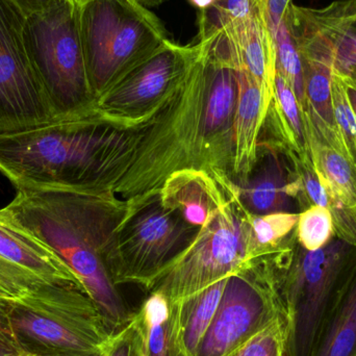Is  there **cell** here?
Here are the masks:
<instances>
[{
  "mask_svg": "<svg viewBox=\"0 0 356 356\" xmlns=\"http://www.w3.org/2000/svg\"><path fill=\"white\" fill-rule=\"evenodd\" d=\"M83 286L70 268L44 243L0 209V300L14 301L42 289Z\"/></svg>",
  "mask_w": 356,
  "mask_h": 356,
  "instance_id": "obj_11",
  "label": "cell"
},
{
  "mask_svg": "<svg viewBox=\"0 0 356 356\" xmlns=\"http://www.w3.org/2000/svg\"><path fill=\"white\" fill-rule=\"evenodd\" d=\"M296 238L299 245L309 251L325 247L334 238V221L330 209L314 205L299 213Z\"/></svg>",
  "mask_w": 356,
  "mask_h": 356,
  "instance_id": "obj_26",
  "label": "cell"
},
{
  "mask_svg": "<svg viewBox=\"0 0 356 356\" xmlns=\"http://www.w3.org/2000/svg\"><path fill=\"white\" fill-rule=\"evenodd\" d=\"M104 356H145L144 334L138 313L122 330L108 339L102 349Z\"/></svg>",
  "mask_w": 356,
  "mask_h": 356,
  "instance_id": "obj_30",
  "label": "cell"
},
{
  "mask_svg": "<svg viewBox=\"0 0 356 356\" xmlns=\"http://www.w3.org/2000/svg\"><path fill=\"white\" fill-rule=\"evenodd\" d=\"M13 324L10 301L0 300V356H10L23 351Z\"/></svg>",
  "mask_w": 356,
  "mask_h": 356,
  "instance_id": "obj_31",
  "label": "cell"
},
{
  "mask_svg": "<svg viewBox=\"0 0 356 356\" xmlns=\"http://www.w3.org/2000/svg\"><path fill=\"white\" fill-rule=\"evenodd\" d=\"M88 79L97 99L170 40L162 21L137 0H76Z\"/></svg>",
  "mask_w": 356,
  "mask_h": 356,
  "instance_id": "obj_3",
  "label": "cell"
},
{
  "mask_svg": "<svg viewBox=\"0 0 356 356\" xmlns=\"http://www.w3.org/2000/svg\"><path fill=\"white\" fill-rule=\"evenodd\" d=\"M200 48L199 42L182 46L168 40L97 97L94 108L121 115L162 104L181 83Z\"/></svg>",
  "mask_w": 356,
  "mask_h": 356,
  "instance_id": "obj_12",
  "label": "cell"
},
{
  "mask_svg": "<svg viewBox=\"0 0 356 356\" xmlns=\"http://www.w3.org/2000/svg\"><path fill=\"white\" fill-rule=\"evenodd\" d=\"M344 79H348V81H351L356 87V72L353 73V74L349 75V76L344 77Z\"/></svg>",
  "mask_w": 356,
  "mask_h": 356,
  "instance_id": "obj_37",
  "label": "cell"
},
{
  "mask_svg": "<svg viewBox=\"0 0 356 356\" xmlns=\"http://www.w3.org/2000/svg\"><path fill=\"white\" fill-rule=\"evenodd\" d=\"M253 0H218L213 8L199 12L198 39L211 37L236 20L244 18L252 8Z\"/></svg>",
  "mask_w": 356,
  "mask_h": 356,
  "instance_id": "obj_27",
  "label": "cell"
},
{
  "mask_svg": "<svg viewBox=\"0 0 356 356\" xmlns=\"http://www.w3.org/2000/svg\"><path fill=\"white\" fill-rule=\"evenodd\" d=\"M297 245L275 264L286 321V355L312 356L346 280L355 249L336 236L315 251Z\"/></svg>",
  "mask_w": 356,
  "mask_h": 356,
  "instance_id": "obj_4",
  "label": "cell"
},
{
  "mask_svg": "<svg viewBox=\"0 0 356 356\" xmlns=\"http://www.w3.org/2000/svg\"><path fill=\"white\" fill-rule=\"evenodd\" d=\"M291 173L286 175L277 156L271 154L243 191V201L254 216L291 213Z\"/></svg>",
  "mask_w": 356,
  "mask_h": 356,
  "instance_id": "obj_21",
  "label": "cell"
},
{
  "mask_svg": "<svg viewBox=\"0 0 356 356\" xmlns=\"http://www.w3.org/2000/svg\"><path fill=\"white\" fill-rule=\"evenodd\" d=\"M25 48L54 118L92 110V93L79 33L76 0H60L26 16Z\"/></svg>",
  "mask_w": 356,
  "mask_h": 356,
  "instance_id": "obj_6",
  "label": "cell"
},
{
  "mask_svg": "<svg viewBox=\"0 0 356 356\" xmlns=\"http://www.w3.org/2000/svg\"><path fill=\"white\" fill-rule=\"evenodd\" d=\"M274 41L276 47V71L288 81L303 111L305 94L302 56L286 22V18L278 27L274 35Z\"/></svg>",
  "mask_w": 356,
  "mask_h": 356,
  "instance_id": "obj_24",
  "label": "cell"
},
{
  "mask_svg": "<svg viewBox=\"0 0 356 356\" xmlns=\"http://www.w3.org/2000/svg\"><path fill=\"white\" fill-rule=\"evenodd\" d=\"M161 200L166 207L177 209L191 225L201 228L221 207L219 197L200 175L177 173L167 181Z\"/></svg>",
  "mask_w": 356,
  "mask_h": 356,
  "instance_id": "obj_20",
  "label": "cell"
},
{
  "mask_svg": "<svg viewBox=\"0 0 356 356\" xmlns=\"http://www.w3.org/2000/svg\"><path fill=\"white\" fill-rule=\"evenodd\" d=\"M312 356H356V252Z\"/></svg>",
  "mask_w": 356,
  "mask_h": 356,
  "instance_id": "obj_18",
  "label": "cell"
},
{
  "mask_svg": "<svg viewBox=\"0 0 356 356\" xmlns=\"http://www.w3.org/2000/svg\"><path fill=\"white\" fill-rule=\"evenodd\" d=\"M207 38L225 47L236 69L246 71L254 79L271 106L275 93L276 47L261 2L253 0L247 16Z\"/></svg>",
  "mask_w": 356,
  "mask_h": 356,
  "instance_id": "obj_14",
  "label": "cell"
},
{
  "mask_svg": "<svg viewBox=\"0 0 356 356\" xmlns=\"http://www.w3.org/2000/svg\"><path fill=\"white\" fill-rule=\"evenodd\" d=\"M195 8H198L199 12H207L215 6L218 0H188Z\"/></svg>",
  "mask_w": 356,
  "mask_h": 356,
  "instance_id": "obj_34",
  "label": "cell"
},
{
  "mask_svg": "<svg viewBox=\"0 0 356 356\" xmlns=\"http://www.w3.org/2000/svg\"><path fill=\"white\" fill-rule=\"evenodd\" d=\"M200 228L188 224L162 200L125 218L117 232L115 284L135 282L145 288L193 242Z\"/></svg>",
  "mask_w": 356,
  "mask_h": 356,
  "instance_id": "obj_9",
  "label": "cell"
},
{
  "mask_svg": "<svg viewBox=\"0 0 356 356\" xmlns=\"http://www.w3.org/2000/svg\"><path fill=\"white\" fill-rule=\"evenodd\" d=\"M286 22L301 56L326 60L344 77L356 72V0L321 8L293 4Z\"/></svg>",
  "mask_w": 356,
  "mask_h": 356,
  "instance_id": "obj_13",
  "label": "cell"
},
{
  "mask_svg": "<svg viewBox=\"0 0 356 356\" xmlns=\"http://www.w3.org/2000/svg\"><path fill=\"white\" fill-rule=\"evenodd\" d=\"M137 313L143 330L145 356H188L180 332L179 301L150 293Z\"/></svg>",
  "mask_w": 356,
  "mask_h": 356,
  "instance_id": "obj_19",
  "label": "cell"
},
{
  "mask_svg": "<svg viewBox=\"0 0 356 356\" xmlns=\"http://www.w3.org/2000/svg\"><path fill=\"white\" fill-rule=\"evenodd\" d=\"M284 317L276 265L253 261L230 275L215 317L194 356H227Z\"/></svg>",
  "mask_w": 356,
  "mask_h": 356,
  "instance_id": "obj_8",
  "label": "cell"
},
{
  "mask_svg": "<svg viewBox=\"0 0 356 356\" xmlns=\"http://www.w3.org/2000/svg\"><path fill=\"white\" fill-rule=\"evenodd\" d=\"M334 122L345 152L356 163V114L349 97L348 86L342 75L334 70L332 81Z\"/></svg>",
  "mask_w": 356,
  "mask_h": 356,
  "instance_id": "obj_25",
  "label": "cell"
},
{
  "mask_svg": "<svg viewBox=\"0 0 356 356\" xmlns=\"http://www.w3.org/2000/svg\"><path fill=\"white\" fill-rule=\"evenodd\" d=\"M284 317L274 320L227 356H286Z\"/></svg>",
  "mask_w": 356,
  "mask_h": 356,
  "instance_id": "obj_29",
  "label": "cell"
},
{
  "mask_svg": "<svg viewBox=\"0 0 356 356\" xmlns=\"http://www.w3.org/2000/svg\"><path fill=\"white\" fill-rule=\"evenodd\" d=\"M10 356H38L35 355H33V353H29V351H20V353H16V355H10Z\"/></svg>",
  "mask_w": 356,
  "mask_h": 356,
  "instance_id": "obj_38",
  "label": "cell"
},
{
  "mask_svg": "<svg viewBox=\"0 0 356 356\" xmlns=\"http://www.w3.org/2000/svg\"><path fill=\"white\" fill-rule=\"evenodd\" d=\"M12 1L22 10L25 16H29V15L38 14L48 10L60 0H12Z\"/></svg>",
  "mask_w": 356,
  "mask_h": 356,
  "instance_id": "obj_33",
  "label": "cell"
},
{
  "mask_svg": "<svg viewBox=\"0 0 356 356\" xmlns=\"http://www.w3.org/2000/svg\"><path fill=\"white\" fill-rule=\"evenodd\" d=\"M10 316L25 351L38 356H86L113 336L83 286L62 284L10 301Z\"/></svg>",
  "mask_w": 356,
  "mask_h": 356,
  "instance_id": "obj_5",
  "label": "cell"
},
{
  "mask_svg": "<svg viewBox=\"0 0 356 356\" xmlns=\"http://www.w3.org/2000/svg\"><path fill=\"white\" fill-rule=\"evenodd\" d=\"M25 19L12 0H0V133L54 119L25 48Z\"/></svg>",
  "mask_w": 356,
  "mask_h": 356,
  "instance_id": "obj_10",
  "label": "cell"
},
{
  "mask_svg": "<svg viewBox=\"0 0 356 356\" xmlns=\"http://www.w3.org/2000/svg\"><path fill=\"white\" fill-rule=\"evenodd\" d=\"M274 120L289 154L311 158L307 118L300 102L288 81L276 71L275 93L271 104Z\"/></svg>",
  "mask_w": 356,
  "mask_h": 356,
  "instance_id": "obj_22",
  "label": "cell"
},
{
  "mask_svg": "<svg viewBox=\"0 0 356 356\" xmlns=\"http://www.w3.org/2000/svg\"><path fill=\"white\" fill-rule=\"evenodd\" d=\"M95 108L37 127L0 133V172L18 190L102 193L122 136Z\"/></svg>",
  "mask_w": 356,
  "mask_h": 356,
  "instance_id": "obj_2",
  "label": "cell"
},
{
  "mask_svg": "<svg viewBox=\"0 0 356 356\" xmlns=\"http://www.w3.org/2000/svg\"><path fill=\"white\" fill-rule=\"evenodd\" d=\"M227 278L179 300L180 332L186 355H195L207 334L215 317Z\"/></svg>",
  "mask_w": 356,
  "mask_h": 356,
  "instance_id": "obj_23",
  "label": "cell"
},
{
  "mask_svg": "<svg viewBox=\"0 0 356 356\" xmlns=\"http://www.w3.org/2000/svg\"><path fill=\"white\" fill-rule=\"evenodd\" d=\"M299 213H275L254 216L251 220L255 246L271 248L277 246L296 227Z\"/></svg>",
  "mask_w": 356,
  "mask_h": 356,
  "instance_id": "obj_28",
  "label": "cell"
},
{
  "mask_svg": "<svg viewBox=\"0 0 356 356\" xmlns=\"http://www.w3.org/2000/svg\"><path fill=\"white\" fill-rule=\"evenodd\" d=\"M263 6L268 25L272 35H275L278 27L286 20L292 8L293 0H259Z\"/></svg>",
  "mask_w": 356,
  "mask_h": 356,
  "instance_id": "obj_32",
  "label": "cell"
},
{
  "mask_svg": "<svg viewBox=\"0 0 356 356\" xmlns=\"http://www.w3.org/2000/svg\"><path fill=\"white\" fill-rule=\"evenodd\" d=\"M86 356H104V355H102V351H98V353H92V355H86Z\"/></svg>",
  "mask_w": 356,
  "mask_h": 356,
  "instance_id": "obj_39",
  "label": "cell"
},
{
  "mask_svg": "<svg viewBox=\"0 0 356 356\" xmlns=\"http://www.w3.org/2000/svg\"><path fill=\"white\" fill-rule=\"evenodd\" d=\"M238 96L234 123V163L238 170L248 172L254 161L259 129L270 106L259 86L246 71L238 69Z\"/></svg>",
  "mask_w": 356,
  "mask_h": 356,
  "instance_id": "obj_17",
  "label": "cell"
},
{
  "mask_svg": "<svg viewBox=\"0 0 356 356\" xmlns=\"http://www.w3.org/2000/svg\"><path fill=\"white\" fill-rule=\"evenodd\" d=\"M307 131L312 160L332 201L334 236L356 247V163L318 139L309 123Z\"/></svg>",
  "mask_w": 356,
  "mask_h": 356,
  "instance_id": "obj_15",
  "label": "cell"
},
{
  "mask_svg": "<svg viewBox=\"0 0 356 356\" xmlns=\"http://www.w3.org/2000/svg\"><path fill=\"white\" fill-rule=\"evenodd\" d=\"M257 251L250 223L234 207L222 204L148 292L160 293L171 301L182 300L229 277L251 263Z\"/></svg>",
  "mask_w": 356,
  "mask_h": 356,
  "instance_id": "obj_7",
  "label": "cell"
},
{
  "mask_svg": "<svg viewBox=\"0 0 356 356\" xmlns=\"http://www.w3.org/2000/svg\"><path fill=\"white\" fill-rule=\"evenodd\" d=\"M344 79L346 81L347 86H348L349 97H350L351 104H353V110H355L356 114V87L348 79Z\"/></svg>",
  "mask_w": 356,
  "mask_h": 356,
  "instance_id": "obj_35",
  "label": "cell"
},
{
  "mask_svg": "<svg viewBox=\"0 0 356 356\" xmlns=\"http://www.w3.org/2000/svg\"><path fill=\"white\" fill-rule=\"evenodd\" d=\"M307 123L318 139L346 154L334 122L332 99V65L324 60L302 58Z\"/></svg>",
  "mask_w": 356,
  "mask_h": 356,
  "instance_id": "obj_16",
  "label": "cell"
},
{
  "mask_svg": "<svg viewBox=\"0 0 356 356\" xmlns=\"http://www.w3.org/2000/svg\"><path fill=\"white\" fill-rule=\"evenodd\" d=\"M140 3L143 4L146 8H156V6H160L162 4L165 0H137Z\"/></svg>",
  "mask_w": 356,
  "mask_h": 356,
  "instance_id": "obj_36",
  "label": "cell"
},
{
  "mask_svg": "<svg viewBox=\"0 0 356 356\" xmlns=\"http://www.w3.org/2000/svg\"><path fill=\"white\" fill-rule=\"evenodd\" d=\"M6 211L77 276L112 334L133 319L113 278L117 232L102 193L18 190Z\"/></svg>",
  "mask_w": 356,
  "mask_h": 356,
  "instance_id": "obj_1",
  "label": "cell"
}]
</instances>
